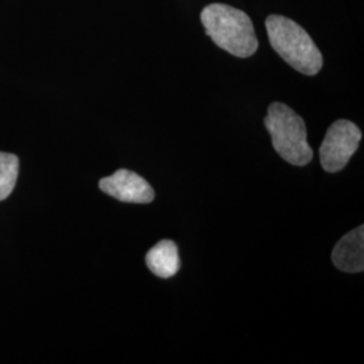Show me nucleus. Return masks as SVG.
<instances>
[{"label":"nucleus","mask_w":364,"mask_h":364,"mask_svg":"<svg viewBox=\"0 0 364 364\" xmlns=\"http://www.w3.org/2000/svg\"><path fill=\"white\" fill-rule=\"evenodd\" d=\"M332 262L344 273H362L364 270V227L360 225L344 235L332 252Z\"/></svg>","instance_id":"obj_6"},{"label":"nucleus","mask_w":364,"mask_h":364,"mask_svg":"<svg viewBox=\"0 0 364 364\" xmlns=\"http://www.w3.org/2000/svg\"><path fill=\"white\" fill-rule=\"evenodd\" d=\"M362 141V131L350 120H336L328 131L320 147V162L328 173L344 169Z\"/></svg>","instance_id":"obj_4"},{"label":"nucleus","mask_w":364,"mask_h":364,"mask_svg":"<svg viewBox=\"0 0 364 364\" xmlns=\"http://www.w3.org/2000/svg\"><path fill=\"white\" fill-rule=\"evenodd\" d=\"M19 171L18 156L0 153V201L13 193Z\"/></svg>","instance_id":"obj_8"},{"label":"nucleus","mask_w":364,"mask_h":364,"mask_svg":"<svg viewBox=\"0 0 364 364\" xmlns=\"http://www.w3.org/2000/svg\"><path fill=\"white\" fill-rule=\"evenodd\" d=\"M146 264L149 270L159 278H170L178 273L181 262L178 257V248L169 239L161 240L150 248L146 255Z\"/></svg>","instance_id":"obj_7"},{"label":"nucleus","mask_w":364,"mask_h":364,"mask_svg":"<svg viewBox=\"0 0 364 364\" xmlns=\"http://www.w3.org/2000/svg\"><path fill=\"white\" fill-rule=\"evenodd\" d=\"M266 30L274 50L291 68L305 76H314L321 70L323 54L299 23L282 15H270Z\"/></svg>","instance_id":"obj_2"},{"label":"nucleus","mask_w":364,"mask_h":364,"mask_svg":"<svg viewBox=\"0 0 364 364\" xmlns=\"http://www.w3.org/2000/svg\"><path fill=\"white\" fill-rule=\"evenodd\" d=\"M99 186L105 193L123 203L149 204L156 197L151 185L130 170H117L112 176L100 180Z\"/></svg>","instance_id":"obj_5"},{"label":"nucleus","mask_w":364,"mask_h":364,"mask_svg":"<svg viewBox=\"0 0 364 364\" xmlns=\"http://www.w3.org/2000/svg\"><path fill=\"white\" fill-rule=\"evenodd\" d=\"M264 126L272 136L275 151L294 166H305L313 158L306 139L304 119L284 103H273L267 109Z\"/></svg>","instance_id":"obj_3"},{"label":"nucleus","mask_w":364,"mask_h":364,"mask_svg":"<svg viewBox=\"0 0 364 364\" xmlns=\"http://www.w3.org/2000/svg\"><path fill=\"white\" fill-rule=\"evenodd\" d=\"M207 36L223 50L247 58L258 50V38L247 14L232 6L212 3L201 11Z\"/></svg>","instance_id":"obj_1"}]
</instances>
